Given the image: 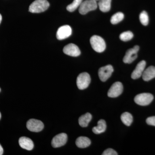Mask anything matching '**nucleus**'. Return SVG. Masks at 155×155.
Wrapping results in <instances>:
<instances>
[{
  "instance_id": "f257e3e1",
  "label": "nucleus",
  "mask_w": 155,
  "mask_h": 155,
  "mask_svg": "<svg viewBox=\"0 0 155 155\" xmlns=\"http://www.w3.org/2000/svg\"><path fill=\"white\" fill-rule=\"evenodd\" d=\"M50 6L47 0H35L31 4L29 11L32 13H40L46 11Z\"/></svg>"
},
{
  "instance_id": "f03ea898",
  "label": "nucleus",
  "mask_w": 155,
  "mask_h": 155,
  "mask_svg": "<svg viewBox=\"0 0 155 155\" xmlns=\"http://www.w3.org/2000/svg\"><path fill=\"white\" fill-rule=\"evenodd\" d=\"M90 43L92 48L97 52H103L105 50V42L101 37L96 35L92 36L90 39Z\"/></svg>"
},
{
  "instance_id": "7ed1b4c3",
  "label": "nucleus",
  "mask_w": 155,
  "mask_h": 155,
  "mask_svg": "<svg viewBox=\"0 0 155 155\" xmlns=\"http://www.w3.org/2000/svg\"><path fill=\"white\" fill-rule=\"evenodd\" d=\"M97 8V4L94 0H85L83 1L79 6V12L84 15L90 11H94Z\"/></svg>"
},
{
  "instance_id": "20e7f679",
  "label": "nucleus",
  "mask_w": 155,
  "mask_h": 155,
  "mask_svg": "<svg viewBox=\"0 0 155 155\" xmlns=\"http://www.w3.org/2000/svg\"><path fill=\"white\" fill-rule=\"evenodd\" d=\"M153 96L150 93H142L137 94L134 97V102L139 105H148L153 100Z\"/></svg>"
},
{
  "instance_id": "39448f33",
  "label": "nucleus",
  "mask_w": 155,
  "mask_h": 155,
  "mask_svg": "<svg viewBox=\"0 0 155 155\" xmlns=\"http://www.w3.org/2000/svg\"><path fill=\"white\" fill-rule=\"evenodd\" d=\"M90 76L87 72L81 73L78 76L76 83L78 89L80 90L85 89L88 87L91 82Z\"/></svg>"
},
{
  "instance_id": "423d86ee",
  "label": "nucleus",
  "mask_w": 155,
  "mask_h": 155,
  "mask_svg": "<svg viewBox=\"0 0 155 155\" xmlns=\"http://www.w3.org/2000/svg\"><path fill=\"white\" fill-rule=\"evenodd\" d=\"M139 50V47L136 45L132 48L129 49L127 51L123 58V62L125 64H131L137 57V52Z\"/></svg>"
},
{
  "instance_id": "0eeeda50",
  "label": "nucleus",
  "mask_w": 155,
  "mask_h": 155,
  "mask_svg": "<svg viewBox=\"0 0 155 155\" xmlns=\"http://www.w3.org/2000/svg\"><path fill=\"white\" fill-rule=\"evenodd\" d=\"M26 127L32 132H38L41 131L44 127L43 122L35 119H30L26 123Z\"/></svg>"
},
{
  "instance_id": "6e6552de",
  "label": "nucleus",
  "mask_w": 155,
  "mask_h": 155,
  "mask_svg": "<svg viewBox=\"0 0 155 155\" xmlns=\"http://www.w3.org/2000/svg\"><path fill=\"white\" fill-rule=\"evenodd\" d=\"M123 90V87L121 82L117 81L113 84L108 92V97L115 98L122 94Z\"/></svg>"
},
{
  "instance_id": "1a4fd4ad",
  "label": "nucleus",
  "mask_w": 155,
  "mask_h": 155,
  "mask_svg": "<svg viewBox=\"0 0 155 155\" xmlns=\"http://www.w3.org/2000/svg\"><path fill=\"white\" fill-rule=\"evenodd\" d=\"M113 67L110 65H107L101 67L98 71V75L100 79L102 81H105L107 80L114 72Z\"/></svg>"
},
{
  "instance_id": "9d476101",
  "label": "nucleus",
  "mask_w": 155,
  "mask_h": 155,
  "mask_svg": "<svg viewBox=\"0 0 155 155\" xmlns=\"http://www.w3.org/2000/svg\"><path fill=\"white\" fill-rule=\"evenodd\" d=\"M72 33L71 27L69 25H64L58 28L56 36L58 39L62 40L69 37Z\"/></svg>"
},
{
  "instance_id": "9b49d317",
  "label": "nucleus",
  "mask_w": 155,
  "mask_h": 155,
  "mask_svg": "<svg viewBox=\"0 0 155 155\" xmlns=\"http://www.w3.org/2000/svg\"><path fill=\"white\" fill-rule=\"evenodd\" d=\"M67 134L62 133L55 136L53 138L51 141V145L53 147L58 148L63 146L66 144L67 141Z\"/></svg>"
},
{
  "instance_id": "f8f14e48",
  "label": "nucleus",
  "mask_w": 155,
  "mask_h": 155,
  "mask_svg": "<svg viewBox=\"0 0 155 155\" xmlns=\"http://www.w3.org/2000/svg\"><path fill=\"white\" fill-rule=\"evenodd\" d=\"M64 54L72 57H76L79 56L81 51L76 45L74 44H69L65 46L63 49Z\"/></svg>"
},
{
  "instance_id": "ddd939ff",
  "label": "nucleus",
  "mask_w": 155,
  "mask_h": 155,
  "mask_svg": "<svg viewBox=\"0 0 155 155\" xmlns=\"http://www.w3.org/2000/svg\"><path fill=\"white\" fill-rule=\"evenodd\" d=\"M146 66V63L145 61H142L140 62L131 74V77L132 79H136L141 77L144 72Z\"/></svg>"
},
{
  "instance_id": "4468645a",
  "label": "nucleus",
  "mask_w": 155,
  "mask_h": 155,
  "mask_svg": "<svg viewBox=\"0 0 155 155\" xmlns=\"http://www.w3.org/2000/svg\"><path fill=\"white\" fill-rule=\"evenodd\" d=\"M19 146L22 148L27 150H31L34 148L33 141L31 139L25 137H22L19 139Z\"/></svg>"
},
{
  "instance_id": "2eb2a0df",
  "label": "nucleus",
  "mask_w": 155,
  "mask_h": 155,
  "mask_svg": "<svg viewBox=\"0 0 155 155\" xmlns=\"http://www.w3.org/2000/svg\"><path fill=\"white\" fill-rule=\"evenodd\" d=\"M143 79L145 81H149L155 78V67L150 66L144 70L143 73Z\"/></svg>"
},
{
  "instance_id": "dca6fc26",
  "label": "nucleus",
  "mask_w": 155,
  "mask_h": 155,
  "mask_svg": "<svg viewBox=\"0 0 155 155\" xmlns=\"http://www.w3.org/2000/svg\"><path fill=\"white\" fill-rule=\"evenodd\" d=\"M75 143L78 147L84 148L89 146L91 143V141L88 137H80L76 140Z\"/></svg>"
},
{
  "instance_id": "f3484780",
  "label": "nucleus",
  "mask_w": 155,
  "mask_h": 155,
  "mask_svg": "<svg viewBox=\"0 0 155 155\" xmlns=\"http://www.w3.org/2000/svg\"><path fill=\"white\" fill-rule=\"evenodd\" d=\"M107 128V124L104 119H101L97 122V126L93 128L92 131L95 134L104 133Z\"/></svg>"
},
{
  "instance_id": "a211bd4d",
  "label": "nucleus",
  "mask_w": 155,
  "mask_h": 155,
  "mask_svg": "<svg viewBox=\"0 0 155 155\" xmlns=\"http://www.w3.org/2000/svg\"><path fill=\"white\" fill-rule=\"evenodd\" d=\"M92 116L90 113H87L81 116L78 119L79 125L82 127H87L89 123L91 121Z\"/></svg>"
},
{
  "instance_id": "6ab92c4d",
  "label": "nucleus",
  "mask_w": 155,
  "mask_h": 155,
  "mask_svg": "<svg viewBox=\"0 0 155 155\" xmlns=\"http://www.w3.org/2000/svg\"><path fill=\"white\" fill-rule=\"evenodd\" d=\"M112 0H100L98 5L100 10L103 12H107L110 11L111 8Z\"/></svg>"
},
{
  "instance_id": "aec40b11",
  "label": "nucleus",
  "mask_w": 155,
  "mask_h": 155,
  "mask_svg": "<svg viewBox=\"0 0 155 155\" xmlns=\"http://www.w3.org/2000/svg\"><path fill=\"white\" fill-rule=\"evenodd\" d=\"M121 119L122 122L126 125L129 126L131 125L133 122V116L128 112H125L121 115Z\"/></svg>"
},
{
  "instance_id": "412c9836",
  "label": "nucleus",
  "mask_w": 155,
  "mask_h": 155,
  "mask_svg": "<svg viewBox=\"0 0 155 155\" xmlns=\"http://www.w3.org/2000/svg\"><path fill=\"white\" fill-rule=\"evenodd\" d=\"M124 15L122 12H118L111 17L110 22L113 24H116L122 21L124 19Z\"/></svg>"
},
{
  "instance_id": "4be33fe9",
  "label": "nucleus",
  "mask_w": 155,
  "mask_h": 155,
  "mask_svg": "<svg viewBox=\"0 0 155 155\" xmlns=\"http://www.w3.org/2000/svg\"><path fill=\"white\" fill-rule=\"evenodd\" d=\"M83 1V0H74L72 3L67 6V11L70 12L75 11L77 8L79 7Z\"/></svg>"
},
{
  "instance_id": "5701e85b",
  "label": "nucleus",
  "mask_w": 155,
  "mask_h": 155,
  "mask_svg": "<svg viewBox=\"0 0 155 155\" xmlns=\"http://www.w3.org/2000/svg\"><path fill=\"white\" fill-rule=\"evenodd\" d=\"M133 34L130 31H126L120 34L119 38L122 41H127L133 38Z\"/></svg>"
},
{
  "instance_id": "b1692460",
  "label": "nucleus",
  "mask_w": 155,
  "mask_h": 155,
  "mask_svg": "<svg viewBox=\"0 0 155 155\" xmlns=\"http://www.w3.org/2000/svg\"><path fill=\"white\" fill-rule=\"evenodd\" d=\"M140 20L143 25H147L149 23V17L146 11H143L140 13L139 16Z\"/></svg>"
},
{
  "instance_id": "393cba45",
  "label": "nucleus",
  "mask_w": 155,
  "mask_h": 155,
  "mask_svg": "<svg viewBox=\"0 0 155 155\" xmlns=\"http://www.w3.org/2000/svg\"><path fill=\"white\" fill-rule=\"evenodd\" d=\"M103 155H117L118 154L115 150L109 148L105 150L103 152Z\"/></svg>"
},
{
  "instance_id": "a878e982",
  "label": "nucleus",
  "mask_w": 155,
  "mask_h": 155,
  "mask_svg": "<svg viewBox=\"0 0 155 155\" xmlns=\"http://www.w3.org/2000/svg\"><path fill=\"white\" fill-rule=\"evenodd\" d=\"M146 122L148 125L155 126V116L148 117L147 119Z\"/></svg>"
},
{
  "instance_id": "bb28decb",
  "label": "nucleus",
  "mask_w": 155,
  "mask_h": 155,
  "mask_svg": "<svg viewBox=\"0 0 155 155\" xmlns=\"http://www.w3.org/2000/svg\"><path fill=\"white\" fill-rule=\"evenodd\" d=\"M3 152H4V150H3L2 147L0 144V155L3 154Z\"/></svg>"
},
{
  "instance_id": "cd10ccee",
  "label": "nucleus",
  "mask_w": 155,
  "mask_h": 155,
  "mask_svg": "<svg viewBox=\"0 0 155 155\" xmlns=\"http://www.w3.org/2000/svg\"><path fill=\"white\" fill-rule=\"evenodd\" d=\"M2 15H1V14H0V24H1V22H2Z\"/></svg>"
},
{
  "instance_id": "c85d7f7f",
  "label": "nucleus",
  "mask_w": 155,
  "mask_h": 155,
  "mask_svg": "<svg viewBox=\"0 0 155 155\" xmlns=\"http://www.w3.org/2000/svg\"><path fill=\"white\" fill-rule=\"evenodd\" d=\"M1 116H1V113H0V119H1Z\"/></svg>"
},
{
  "instance_id": "c756f323",
  "label": "nucleus",
  "mask_w": 155,
  "mask_h": 155,
  "mask_svg": "<svg viewBox=\"0 0 155 155\" xmlns=\"http://www.w3.org/2000/svg\"><path fill=\"white\" fill-rule=\"evenodd\" d=\"M94 1H96L97 2V1H100V0H94Z\"/></svg>"
},
{
  "instance_id": "7c9ffc66",
  "label": "nucleus",
  "mask_w": 155,
  "mask_h": 155,
  "mask_svg": "<svg viewBox=\"0 0 155 155\" xmlns=\"http://www.w3.org/2000/svg\"><path fill=\"white\" fill-rule=\"evenodd\" d=\"M0 91H1V88H0Z\"/></svg>"
}]
</instances>
